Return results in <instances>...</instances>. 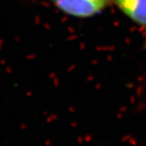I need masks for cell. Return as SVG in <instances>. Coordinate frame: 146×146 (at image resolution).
Listing matches in <instances>:
<instances>
[{
    "instance_id": "1",
    "label": "cell",
    "mask_w": 146,
    "mask_h": 146,
    "mask_svg": "<svg viewBox=\"0 0 146 146\" xmlns=\"http://www.w3.org/2000/svg\"><path fill=\"white\" fill-rule=\"evenodd\" d=\"M51 4L67 16L89 19L101 14L111 5V0H42Z\"/></svg>"
},
{
    "instance_id": "2",
    "label": "cell",
    "mask_w": 146,
    "mask_h": 146,
    "mask_svg": "<svg viewBox=\"0 0 146 146\" xmlns=\"http://www.w3.org/2000/svg\"><path fill=\"white\" fill-rule=\"evenodd\" d=\"M111 5H114L146 35V0H111Z\"/></svg>"
}]
</instances>
